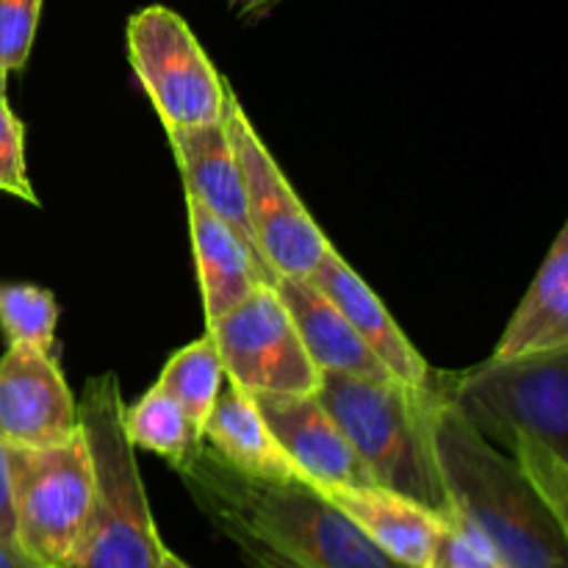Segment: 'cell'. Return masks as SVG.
<instances>
[{
	"instance_id": "obj_9",
	"label": "cell",
	"mask_w": 568,
	"mask_h": 568,
	"mask_svg": "<svg viewBox=\"0 0 568 568\" xmlns=\"http://www.w3.org/2000/svg\"><path fill=\"white\" fill-rule=\"evenodd\" d=\"M222 361L225 381L253 394H316V369L275 286L261 283L253 294L216 320L205 322Z\"/></svg>"
},
{
	"instance_id": "obj_13",
	"label": "cell",
	"mask_w": 568,
	"mask_h": 568,
	"mask_svg": "<svg viewBox=\"0 0 568 568\" xmlns=\"http://www.w3.org/2000/svg\"><path fill=\"white\" fill-rule=\"evenodd\" d=\"M166 139H170L178 166H181L186 194H192L211 214L220 216L242 239L244 247L266 266V261L258 253L253 225H250L242 170H239L236 153H233L231 139H227L225 122L172 128V131H166Z\"/></svg>"
},
{
	"instance_id": "obj_14",
	"label": "cell",
	"mask_w": 568,
	"mask_h": 568,
	"mask_svg": "<svg viewBox=\"0 0 568 568\" xmlns=\"http://www.w3.org/2000/svg\"><path fill=\"white\" fill-rule=\"evenodd\" d=\"M347 514L388 558L408 568H433L444 516L416 499L381 486H333L316 488Z\"/></svg>"
},
{
	"instance_id": "obj_18",
	"label": "cell",
	"mask_w": 568,
	"mask_h": 568,
	"mask_svg": "<svg viewBox=\"0 0 568 568\" xmlns=\"http://www.w3.org/2000/svg\"><path fill=\"white\" fill-rule=\"evenodd\" d=\"M564 347H568V227H560L555 236L541 270L494 347L491 361Z\"/></svg>"
},
{
	"instance_id": "obj_21",
	"label": "cell",
	"mask_w": 568,
	"mask_h": 568,
	"mask_svg": "<svg viewBox=\"0 0 568 568\" xmlns=\"http://www.w3.org/2000/svg\"><path fill=\"white\" fill-rule=\"evenodd\" d=\"M59 303L48 288L0 281V331L9 344H28L55 355Z\"/></svg>"
},
{
	"instance_id": "obj_10",
	"label": "cell",
	"mask_w": 568,
	"mask_h": 568,
	"mask_svg": "<svg viewBox=\"0 0 568 568\" xmlns=\"http://www.w3.org/2000/svg\"><path fill=\"white\" fill-rule=\"evenodd\" d=\"M81 433L78 403L59 358L28 344L0 355V444L6 449L53 447Z\"/></svg>"
},
{
	"instance_id": "obj_28",
	"label": "cell",
	"mask_w": 568,
	"mask_h": 568,
	"mask_svg": "<svg viewBox=\"0 0 568 568\" xmlns=\"http://www.w3.org/2000/svg\"><path fill=\"white\" fill-rule=\"evenodd\" d=\"M159 568H192V566H186L183 564L181 558H178L175 552H170V549H161V560H159Z\"/></svg>"
},
{
	"instance_id": "obj_19",
	"label": "cell",
	"mask_w": 568,
	"mask_h": 568,
	"mask_svg": "<svg viewBox=\"0 0 568 568\" xmlns=\"http://www.w3.org/2000/svg\"><path fill=\"white\" fill-rule=\"evenodd\" d=\"M155 386L181 405L194 436L203 442L205 419H209L211 408H214L216 397H220L222 386H225L222 361L216 355V347L209 333L178 349L164 364Z\"/></svg>"
},
{
	"instance_id": "obj_1",
	"label": "cell",
	"mask_w": 568,
	"mask_h": 568,
	"mask_svg": "<svg viewBox=\"0 0 568 568\" xmlns=\"http://www.w3.org/2000/svg\"><path fill=\"white\" fill-rule=\"evenodd\" d=\"M172 469L253 568H408L308 483L247 477L203 442Z\"/></svg>"
},
{
	"instance_id": "obj_24",
	"label": "cell",
	"mask_w": 568,
	"mask_h": 568,
	"mask_svg": "<svg viewBox=\"0 0 568 568\" xmlns=\"http://www.w3.org/2000/svg\"><path fill=\"white\" fill-rule=\"evenodd\" d=\"M433 568H497V558L480 532L455 516H447Z\"/></svg>"
},
{
	"instance_id": "obj_17",
	"label": "cell",
	"mask_w": 568,
	"mask_h": 568,
	"mask_svg": "<svg viewBox=\"0 0 568 568\" xmlns=\"http://www.w3.org/2000/svg\"><path fill=\"white\" fill-rule=\"evenodd\" d=\"M186 211L205 322L231 311L261 283L275 286V275L244 247L242 239L220 216L211 214L192 194H186Z\"/></svg>"
},
{
	"instance_id": "obj_5",
	"label": "cell",
	"mask_w": 568,
	"mask_h": 568,
	"mask_svg": "<svg viewBox=\"0 0 568 568\" xmlns=\"http://www.w3.org/2000/svg\"><path fill=\"white\" fill-rule=\"evenodd\" d=\"M433 388H408L397 381H364V377L325 372L316 399L336 419L372 483L447 519L449 503L438 477L430 442Z\"/></svg>"
},
{
	"instance_id": "obj_25",
	"label": "cell",
	"mask_w": 568,
	"mask_h": 568,
	"mask_svg": "<svg viewBox=\"0 0 568 568\" xmlns=\"http://www.w3.org/2000/svg\"><path fill=\"white\" fill-rule=\"evenodd\" d=\"M281 3H286V0H225L231 14L236 17L239 22H247V26L266 20Z\"/></svg>"
},
{
	"instance_id": "obj_11",
	"label": "cell",
	"mask_w": 568,
	"mask_h": 568,
	"mask_svg": "<svg viewBox=\"0 0 568 568\" xmlns=\"http://www.w3.org/2000/svg\"><path fill=\"white\" fill-rule=\"evenodd\" d=\"M253 399L275 442L303 471L308 486H375L316 394H258Z\"/></svg>"
},
{
	"instance_id": "obj_7",
	"label": "cell",
	"mask_w": 568,
	"mask_h": 568,
	"mask_svg": "<svg viewBox=\"0 0 568 568\" xmlns=\"http://www.w3.org/2000/svg\"><path fill=\"white\" fill-rule=\"evenodd\" d=\"M128 59L166 131L222 122L227 81L178 11L144 6L125 28Z\"/></svg>"
},
{
	"instance_id": "obj_8",
	"label": "cell",
	"mask_w": 568,
	"mask_h": 568,
	"mask_svg": "<svg viewBox=\"0 0 568 568\" xmlns=\"http://www.w3.org/2000/svg\"><path fill=\"white\" fill-rule=\"evenodd\" d=\"M225 131L242 170L247 216L258 242L261 258L277 277H308L320 264L331 239L314 222L311 211L272 159L264 139L244 114L242 100L227 87Z\"/></svg>"
},
{
	"instance_id": "obj_27",
	"label": "cell",
	"mask_w": 568,
	"mask_h": 568,
	"mask_svg": "<svg viewBox=\"0 0 568 568\" xmlns=\"http://www.w3.org/2000/svg\"><path fill=\"white\" fill-rule=\"evenodd\" d=\"M0 568H37V564L28 560L26 555L17 549L14 541H3V538H0Z\"/></svg>"
},
{
	"instance_id": "obj_20",
	"label": "cell",
	"mask_w": 568,
	"mask_h": 568,
	"mask_svg": "<svg viewBox=\"0 0 568 568\" xmlns=\"http://www.w3.org/2000/svg\"><path fill=\"white\" fill-rule=\"evenodd\" d=\"M122 430L133 449H150L172 466L181 464L189 449L200 444L181 405L159 386L148 388L136 403L122 408Z\"/></svg>"
},
{
	"instance_id": "obj_4",
	"label": "cell",
	"mask_w": 568,
	"mask_h": 568,
	"mask_svg": "<svg viewBox=\"0 0 568 568\" xmlns=\"http://www.w3.org/2000/svg\"><path fill=\"white\" fill-rule=\"evenodd\" d=\"M116 372L89 377L78 422L94 469V497L70 558L55 568H159L161 544L136 455L122 430Z\"/></svg>"
},
{
	"instance_id": "obj_16",
	"label": "cell",
	"mask_w": 568,
	"mask_h": 568,
	"mask_svg": "<svg viewBox=\"0 0 568 568\" xmlns=\"http://www.w3.org/2000/svg\"><path fill=\"white\" fill-rule=\"evenodd\" d=\"M203 444L231 469L275 483H308L266 427L253 394L227 383L203 427Z\"/></svg>"
},
{
	"instance_id": "obj_12",
	"label": "cell",
	"mask_w": 568,
	"mask_h": 568,
	"mask_svg": "<svg viewBox=\"0 0 568 568\" xmlns=\"http://www.w3.org/2000/svg\"><path fill=\"white\" fill-rule=\"evenodd\" d=\"M308 281L342 311L344 320L364 338L375 358L392 372L394 381L408 388H433L436 372L430 369L425 355L410 344L383 300L372 292L369 283L344 261V255L333 244H327Z\"/></svg>"
},
{
	"instance_id": "obj_26",
	"label": "cell",
	"mask_w": 568,
	"mask_h": 568,
	"mask_svg": "<svg viewBox=\"0 0 568 568\" xmlns=\"http://www.w3.org/2000/svg\"><path fill=\"white\" fill-rule=\"evenodd\" d=\"M0 538L14 541V521H11L9 499V469H6V447L0 444Z\"/></svg>"
},
{
	"instance_id": "obj_3",
	"label": "cell",
	"mask_w": 568,
	"mask_h": 568,
	"mask_svg": "<svg viewBox=\"0 0 568 568\" xmlns=\"http://www.w3.org/2000/svg\"><path fill=\"white\" fill-rule=\"evenodd\" d=\"M430 442L449 516L480 532L497 568H568V530L514 458L480 436L442 394L430 403Z\"/></svg>"
},
{
	"instance_id": "obj_23",
	"label": "cell",
	"mask_w": 568,
	"mask_h": 568,
	"mask_svg": "<svg viewBox=\"0 0 568 568\" xmlns=\"http://www.w3.org/2000/svg\"><path fill=\"white\" fill-rule=\"evenodd\" d=\"M0 192L28 205H39L26 166V128L11 111L6 92H0Z\"/></svg>"
},
{
	"instance_id": "obj_29",
	"label": "cell",
	"mask_w": 568,
	"mask_h": 568,
	"mask_svg": "<svg viewBox=\"0 0 568 568\" xmlns=\"http://www.w3.org/2000/svg\"><path fill=\"white\" fill-rule=\"evenodd\" d=\"M37 568H53V566H37Z\"/></svg>"
},
{
	"instance_id": "obj_6",
	"label": "cell",
	"mask_w": 568,
	"mask_h": 568,
	"mask_svg": "<svg viewBox=\"0 0 568 568\" xmlns=\"http://www.w3.org/2000/svg\"><path fill=\"white\" fill-rule=\"evenodd\" d=\"M14 544L37 566L70 558L94 497V469L83 433L37 449H6Z\"/></svg>"
},
{
	"instance_id": "obj_15",
	"label": "cell",
	"mask_w": 568,
	"mask_h": 568,
	"mask_svg": "<svg viewBox=\"0 0 568 568\" xmlns=\"http://www.w3.org/2000/svg\"><path fill=\"white\" fill-rule=\"evenodd\" d=\"M275 292L292 314L305 353L322 375L333 372V375L364 377V381H394L392 372L375 358L364 338L344 320L342 311L308 277H277Z\"/></svg>"
},
{
	"instance_id": "obj_22",
	"label": "cell",
	"mask_w": 568,
	"mask_h": 568,
	"mask_svg": "<svg viewBox=\"0 0 568 568\" xmlns=\"http://www.w3.org/2000/svg\"><path fill=\"white\" fill-rule=\"evenodd\" d=\"M44 0H0V92L28 64Z\"/></svg>"
},
{
	"instance_id": "obj_2",
	"label": "cell",
	"mask_w": 568,
	"mask_h": 568,
	"mask_svg": "<svg viewBox=\"0 0 568 568\" xmlns=\"http://www.w3.org/2000/svg\"><path fill=\"white\" fill-rule=\"evenodd\" d=\"M436 392L494 447H508L568 530V347L436 375Z\"/></svg>"
}]
</instances>
